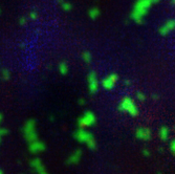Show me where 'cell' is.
I'll list each match as a JSON object with an SVG mask.
<instances>
[{
	"label": "cell",
	"instance_id": "cell-1",
	"mask_svg": "<svg viewBox=\"0 0 175 174\" xmlns=\"http://www.w3.org/2000/svg\"><path fill=\"white\" fill-rule=\"evenodd\" d=\"M153 3V0H136L130 13V18L135 23L142 24Z\"/></svg>",
	"mask_w": 175,
	"mask_h": 174
},
{
	"label": "cell",
	"instance_id": "cell-2",
	"mask_svg": "<svg viewBox=\"0 0 175 174\" xmlns=\"http://www.w3.org/2000/svg\"><path fill=\"white\" fill-rule=\"evenodd\" d=\"M74 137L81 144H85L90 150L97 149V141L95 139V135L86 130V128H79L74 133Z\"/></svg>",
	"mask_w": 175,
	"mask_h": 174
},
{
	"label": "cell",
	"instance_id": "cell-3",
	"mask_svg": "<svg viewBox=\"0 0 175 174\" xmlns=\"http://www.w3.org/2000/svg\"><path fill=\"white\" fill-rule=\"evenodd\" d=\"M118 109L120 112H126L131 116H136L138 114V105L135 104L134 100L131 97H124L118 103Z\"/></svg>",
	"mask_w": 175,
	"mask_h": 174
},
{
	"label": "cell",
	"instance_id": "cell-4",
	"mask_svg": "<svg viewBox=\"0 0 175 174\" xmlns=\"http://www.w3.org/2000/svg\"><path fill=\"white\" fill-rule=\"evenodd\" d=\"M23 137L29 143L34 142L36 139H38V133H37V123L36 120L31 119L29 121H26L24 126L22 128Z\"/></svg>",
	"mask_w": 175,
	"mask_h": 174
},
{
	"label": "cell",
	"instance_id": "cell-5",
	"mask_svg": "<svg viewBox=\"0 0 175 174\" xmlns=\"http://www.w3.org/2000/svg\"><path fill=\"white\" fill-rule=\"evenodd\" d=\"M97 123V116L92 111L87 110L78 119L77 125L79 128H89L95 126Z\"/></svg>",
	"mask_w": 175,
	"mask_h": 174
},
{
	"label": "cell",
	"instance_id": "cell-6",
	"mask_svg": "<svg viewBox=\"0 0 175 174\" xmlns=\"http://www.w3.org/2000/svg\"><path fill=\"white\" fill-rule=\"evenodd\" d=\"M87 83H88V90L91 94H95L100 88V82H99L98 75L95 71H90L87 75Z\"/></svg>",
	"mask_w": 175,
	"mask_h": 174
},
{
	"label": "cell",
	"instance_id": "cell-7",
	"mask_svg": "<svg viewBox=\"0 0 175 174\" xmlns=\"http://www.w3.org/2000/svg\"><path fill=\"white\" fill-rule=\"evenodd\" d=\"M118 81V75L115 73H111L107 75L105 78L102 80V87L106 90H111L114 88L116 82Z\"/></svg>",
	"mask_w": 175,
	"mask_h": 174
},
{
	"label": "cell",
	"instance_id": "cell-8",
	"mask_svg": "<svg viewBox=\"0 0 175 174\" xmlns=\"http://www.w3.org/2000/svg\"><path fill=\"white\" fill-rule=\"evenodd\" d=\"M175 29V19H168L159 26V29H158V33L161 34V36H167L171 34Z\"/></svg>",
	"mask_w": 175,
	"mask_h": 174
},
{
	"label": "cell",
	"instance_id": "cell-9",
	"mask_svg": "<svg viewBox=\"0 0 175 174\" xmlns=\"http://www.w3.org/2000/svg\"><path fill=\"white\" fill-rule=\"evenodd\" d=\"M45 149H46V145L43 142H41L39 139L34 141V142L29 143V152L33 154L41 153V152L45 151Z\"/></svg>",
	"mask_w": 175,
	"mask_h": 174
},
{
	"label": "cell",
	"instance_id": "cell-10",
	"mask_svg": "<svg viewBox=\"0 0 175 174\" xmlns=\"http://www.w3.org/2000/svg\"><path fill=\"white\" fill-rule=\"evenodd\" d=\"M135 137L140 141H149L152 137V132L148 127H140L135 130Z\"/></svg>",
	"mask_w": 175,
	"mask_h": 174
},
{
	"label": "cell",
	"instance_id": "cell-11",
	"mask_svg": "<svg viewBox=\"0 0 175 174\" xmlns=\"http://www.w3.org/2000/svg\"><path fill=\"white\" fill-rule=\"evenodd\" d=\"M31 167L37 174H48L45 170L44 165L42 164V160L40 158H38V157L31 160Z\"/></svg>",
	"mask_w": 175,
	"mask_h": 174
},
{
	"label": "cell",
	"instance_id": "cell-12",
	"mask_svg": "<svg viewBox=\"0 0 175 174\" xmlns=\"http://www.w3.org/2000/svg\"><path fill=\"white\" fill-rule=\"evenodd\" d=\"M82 155H83L82 150H81V149H77V150L74 151V152L67 157L66 164H67V165H77V164L80 162L81 158H82Z\"/></svg>",
	"mask_w": 175,
	"mask_h": 174
},
{
	"label": "cell",
	"instance_id": "cell-13",
	"mask_svg": "<svg viewBox=\"0 0 175 174\" xmlns=\"http://www.w3.org/2000/svg\"><path fill=\"white\" fill-rule=\"evenodd\" d=\"M169 135H170V130L169 128L166 127V126H163V127L159 128V131H158V137L161 141H168L169 139Z\"/></svg>",
	"mask_w": 175,
	"mask_h": 174
},
{
	"label": "cell",
	"instance_id": "cell-14",
	"mask_svg": "<svg viewBox=\"0 0 175 174\" xmlns=\"http://www.w3.org/2000/svg\"><path fill=\"white\" fill-rule=\"evenodd\" d=\"M101 15V11L99 7H95V6H93V7H91V9L88 11V16L89 18L91 19V20H95V19H98L99 17H100Z\"/></svg>",
	"mask_w": 175,
	"mask_h": 174
},
{
	"label": "cell",
	"instance_id": "cell-15",
	"mask_svg": "<svg viewBox=\"0 0 175 174\" xmlns=\"http://www.w3.org/2000/svg\"><path fill=\"white\" fill-rule=\"evenodd\" d=\"M59 73H61V75H67L68 73V65H67V63L66 62H60V64H59Z\"/></svg>",
	"mask_w": 175,
	"mask_h": 174
},
{
	"label": "cell",
	"instance_id": "cell-16",
	"mask_svg": "<svg viewBox=\"0 0 175 174\" xmlns=\"http://www.w3.org/2000/svg\"><path fill=\"white\" fill-rule=\"evenodd\" d=\"M2 121H3V116H2V114L0 113V124L2 123ZM7 133H9V130H7L6 128L0 127V143L2 142L3 137H5V135H6Z\"/></svg>",
	"mask_w": 175,
	"mask_h": 174
},
{
	"label": "cell",
	"instance_id": "cell-17",
	"mask_svg": "<svg viewBox=\"0 0 175 174\" xmlns=\"http://www.w3.org/2000/svg\"><path fill=\"white\" fill-rule=\"evenodd\" d=\"M82 60L86 64H89L92 60V56L89 52H82Z\"/></svg>",
	"mask_w": 175,
	"mask_h": 174
},
{
	"label": "cell",
	"instance_id": "cell-18",
	"mask_svg": "<svg viewBox=\"0 0 175 174\" xmlns=\"http://www.w3.org/2000/svg\"><path fill=\"white\" fill-rule=\"evenodd\" d=\"M61 6H62V9L63 11L65 12H69V11H71V4L69 2H66V1H61Z\"/></svg>",
	"mask_w": 175,
	"mask_h": 174
},
{
	"label": "cell",
	"instance_id": "cell-19",
	"mask_svg": "<svg viewBox=\"0 0 175 174\" xmlns=\"http://www.w3.org/2000/svg\"><path fill=\"white\" fill-rule=\"evenodd\" d=\"M10 77H11V73H10L9 70L3 68V69L1 70V78H2L3 80H9Z\"/></svg>",
	"mask_w": 175,
	"mask_h": 174
},
{
	"label": "cell",
	"instance_id": "cell-20",
	"mask_svg": "<svg viewBox=\"0 0 175 174\" xmlns=\"http://www.w3.org/2000/svg\"><path fill=\"white\" fill-rule=\"evenodd\" d=\"M136 99H138V101L144 102L145 100H146V96H145V93H144V92L138 91V92H136Z\"/></svg>",
	"mask_w": 175,
	"mask_h": 174
},
{
	"label": "cell",
	"instance_id": "cell-21",
	"mask_svg": "<svg viewBox=\"0 0 175 174\" xmlns=\"http://www.w3.org/2000/svg\"><path fill=\"white\" fill-rule=\"evenodd\" d=\"M170 151L175 155V139H173L172 141L170 142Z\"/></svg>",
	"mask_w": 175,
	"mask_h": 174
},
{
	"label": "cell",
	"instance_id": "cell-22",
	"mask_svg": "<svg viewBox=\"0 0 175 174\" xmlns=\"http://www.w3.org/2000/svg\"><path fill=\"white\" fill-rule=\"evenodd\" d=\"M143 155H144V156H149L150 151L148 150V149H144V150H143Z\"/></svg>",
	"mask_w": 175,
	"mask_h": 174
},
{
	"label": "cell",
	"instance_id": "cell-23",
	"mask_svg": "<svg viewBox=\"0 0 175 174\" xmlns=\"http://www.w3.org/2000/svg\"><path fill=\"white\" fill-rule=\"evenodd\" d=\"M31 17H32L33 18V19H34V18H37V13H36V12H32V13H31Z\"/></svg>",
	"mask_w": 175,
	"mask_h": 174
},
{
	"label": "cell",
	"instance_id": "cell-24",
	"mask_svg": "<svg viewBox=\"0 0 175 174\" xmlns=\"http://www.w3.org/2000/svg\"><path fill=\"white\" fill-rule=\"evenodd\" d=\"M79 103H80V105H84V104H85V100L80 99V100H79Z\"/></svg>",
	"mask_w": 175,
	"mask_h": 174
},
{
	"label": "cell",
	"instance_id": "cell-25",
	"mask_svg": "<svg viewBox=\"0 0 175 174\" xmlns=\"http://www.w3.org/2000/svg\"><path fill=\"white\" fill-rule=\"evenodd\" d=\"M124 84L126 85V86H129V85H130V81H129V80H125V82H124Z\"/></svg>",
	"mask_w": 175,
	"mask_h": 174
},
{
	"label": "cell",
	"instance_id": "cell-26",
	"mask_svg": "<svg viewBox=\"0 0 175 174\" xmlns=\"http://www.w3.org/2000/svg\"><path fill=\"white\" fill-rule=\"evenodd\" d=\"M158 1H161V0H153V2H158Z\"/></svg>",
	"mask_w": 175,
	"mask_h": 174
},
{
	"label": "cell",
	"instance_id": "cell-27",
	"mask_svg": "<svg viewBox=\"0 0 175 174\" xmlns=\"http://www.w3.org/2000/svg\"><path fill=\"white\" fill-rule=\"evenodd\" d=\"M172 3H173V4H174V5H175V0H172Z\"/></svg>",
	"mask_w": 175,
	"mask_h": 174
},
{
	"label": "cell",
	"instance_id": "cell-28",
	"mask_svg": "<svg viewBox=\"0 0 175 174\" xmlns=\"http://www.w3.org/2000/svg\"><path fill=\"white\" fill-rule=\"evenodd\" d=\"M0 174H3V173H2V171H1V170H0Z\"/></svg>",
	"mask_w": 175,
	"mask_h": 174
},
{
	"label": "cell",
	"instance_id": "cell-29",
	"mask_svg": "<svg viewBox=\"0 0 175 174\" xmlns=\"http://www.w3.org/2000/svg\"><path fill=\"white\" fill-rule=\"evenodd\" d=\"M174 130H175V127H174Z\"/></svg>",
	"mask_w": 175,
	"mask_h": 174
}]
</instances>
